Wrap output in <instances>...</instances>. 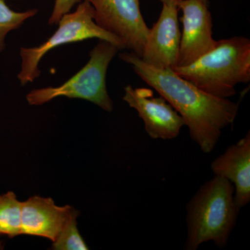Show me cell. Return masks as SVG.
I'll return each instance as SVG.
<instances>
[{
  "instance_id": "1",
  "label": "cell",
  "mask_w": 250,
  "mask_h": 250,
  "mask_svg": "<svg viewBox=\"0 0 250 250\" xmlns=\"http://www.w3.org/2000/svg\"><path fill=\"white\" fill-rule=\"evenodd\" d=\"M120 58L178 112L202 152L209 154L215 149L223 130L236 120L239 103L204 91L172 69L147 65L133 52L120 54Z\"/></svg>"
},
{
  "instance_id": "2",
  "label": "cell",
  "mask_w": 250,
  "mask_h": 250,
  "mask_svg": "<svg viewBox=\"0 0 250 250\" xmlns=\"http://www.w3.org/2000/svg\"><path fill=\"white\" fill-rule=\"evenodd\" d=\"M232 183L215 175L202 185L187 205V236L185 250H196L212 241L225 248L236 226L240 208Z\"/></svg>"
},
{
  "instance_id": "3",
  "label": "cell",
  "mask_w": 250,
  "mask_h": 250,
  "mask_svg": "<svg viewBox=\"0 0 250 250\" xmlns=\"http://www.w3.org/2000/svg\"><path fill=\"white\" fill-rule=\"evenodd\" d=\"M174 72L204 91L229 98L236 86L250 81V40L233 36L217 41L214 48L195 62L176 67Z\"/></svg>"
},
{
  "instance_id": "4",
  "label": "cell",
  "mask_w": 250,
  "mask_h": 250,
  "mask_svg": "<svg viewBox=\"0 0 250 250\" xmlns=\"http://www.w3.org/2000/svg\"><path fill=\"white\" fill-rule=\"evenodd\" d=\"M118 50L111 42L100 41L90 52L89 61L76 75L59 86L31 90L27 95L28 103L39 106L54 98L66 97L86 100L111 112L113 103L106 88V77L108 65Z\"/></svg>"
},
{
  "instance_id": "5",
  "label": "cell",
  "mask_w": 250,
  "mask_h": 250,
  "mask_svg": "<svg viewBox=\"0 0 250 250\" xmlns=\"http://www.w3.org/2000/svg\"><path fill=\"white\" fill-rule=\"evenodd\" d=\"M93 8L88 1H81L73 13H67L59 20V28L41 45L34 47H21V69L18 75L21 85L34 82L41 75L39 65L49 51L65 44L81 42L90 39L107 41L125 49L123 41L99 27L94 21Z\"/></svg>"
},
{
  "instance_id": "6",
  "label": "cell",
  "mask_w": 250,
  "mask_h": 250,
  "mask_svg": "<svg viewBox=\"0 0 250 250\" xmlns=\"http://www.w3.org/2000/svg\"><path fill=\"white\" fill-rule=\"evenodd\" d=\"M93 8L94 21L119 38L125 48L141 57L149 28L143 17L140 0H85Z\"/></svg>"
},
{
  "instance_id": "7",
  "label": "cell",
  "mask_w": 250,
  "mask_h": 250,
  "mask_svg": "<svg viewBox=\"0 0 250 250\" xmlns=\"http://www.w3.org/2000/svg\"><path fill=\"white\" fill-rule=\"evenodd\" d=\"M208 4L203 0H182L177 4L179 10L182 11L180 21L183 31L176 67L190 65L216 45Z\"/></svg>"
},
{
  "instance_id": "8",
  "label": "cell",
  "mask_w": 250,
  "mask_h": 250,
  "mask_svg": "<svg viewBox=\"0 0 250 250\" xmlns=\"http://www.w3.org/2000/svg\"><path fill=\"white\" fill-rule=\"evenodd\" d=\"M123 100L138 112L151 139H175L185 126L178 112L161 95L154 97L152 90L126 85Z\"/></svg>"
},
{
  "instance_id": "9",
  "label": "cell",
  "mask_w": 250,
  "mask_h": 250,
  "mask_svg": "<svg viewBox=\"0 0 250 250\" xmlns=\"http://www.w3.org/2000/svg\"><path fill=\"white\" fill-rule=\"evenodd\" d=\"M178 6L163 4L160 16L152 29H149L141 59L147 65L159 69L177 66L181 31Z\"/></svg>"
},
{
  "instance_id": "10",
  "label": "cell",
  "mask_w": 250,
  "mask_h": 250,
  "mask_svg": "<svg viewBox=\"0 0 250 250\" xmlns=\"http://www.w3.org/2000/svg\"><path fill=\"white\" fill-rule=\"evenodd\" d=\"M215 175L228 179L234 187V199L241 209L250 202V131L212 161Z\"/></svg>"
},
{
  "instance_id": "11",
  "label": "cell",
  "mask_w": 250,
  "mask_h": 250,
  "mask_svg": "<svg viewBox=\"0 0 250 250\" xmlns=\"http://www.w3.org/2000/svg\"><path fill=\"white\" fill-rule=\"evenodd\" d=\"M73 208L70 205L57 206L51 197H29L22 202V234L55 241Z\"/></svg>"
},
{
  "instance_id": "12",
  "label": "cell",
  "mask_w": 250,
  "mask_h": 250,
  "mask_svg": "<svg viewBox=\"0 0 250 250\" xmlns=\"http://www.w3.org/2000/svg\"><path fill=\"white\" fill-rule=\"evenodd\" d=\"M22 202L14 192L0 195V236L12 238L22 235Z\"/></svg>"
},
{
  "instance_id": "13",
  "label": "cell",
  "mask_w": 250,
  "mask_h": 250,
  "mask_svg": "<svg viewBox=\"0 0 250 250\" xmlns=\"http://www.w3.org/2000/svg\"><path fill=\"white\" fill-rule=\"evenodd\" d=\"M80 211L72 208L66 223L62 227L55 241L52 242L54 250H87L88 247L81 236L77 228V218Z\"/></svg>"
},
{
  "instance_id": "14",
  "label": "cell",
  "mask_w": 250,
  "mask_h": 250,
  "mask_svg": "<svg viewBox=\"0 0 250 250\" xmlns=\"http://www.w3.org/2000/svg\"><path fill=\"white\" fill-rule=\"evenodd\" d=\"M37 9L18 12L11 9L6 0H0V53L6 47L5 39L11 31L19 29L29 18L37 14Z\"/></svg>"
},
{
  "instance_id": "15",
  "label": "cell",
  "mask_w": 250,
  "mask_h": 250,
  "mask_svg": "<svg viewBox=\"0 0 250 250\" xmlns=\"http://www.w3.org/2000/svg\"><path fill=\"white\" fill-rule=\"evenodd\" d=\"M82 0H55L52 14L49 19V24H58L59 20L63 15L70 12L72 7L80 4Z\"/></svg>"
},
{
  "instance_id": "16",
  "label": "cell",
  "mask_w": 250,
  "mask_h": 250,
  "mask_svg": "<svg viewBox=\"0 0 250 250\" xmlns=\"http://www.w3.org/2000/svg\"><path fill=\"white\" fill-rule=\"evenodd\" d=\"M159 1H161L162 4H174L177 5L179 1H182V0H159ZM203 1L209 3L208 0H203Z\"/></svg>"
},
{
  "instance_id": "17",
  "label": "cell",
  "mask_w": 250,
  "mask_h": 250,
  "mask_svg": "<svg viewBox=\"0 0 250 250\" xmlns=\"http://www.w3.org/2000/svg\"><path fill=\"white\" fill-rule=\"evenodd\" d=\"M4 249V244H3L2 241L0 240V250Z\"/></svg>"
}]
</instances>
